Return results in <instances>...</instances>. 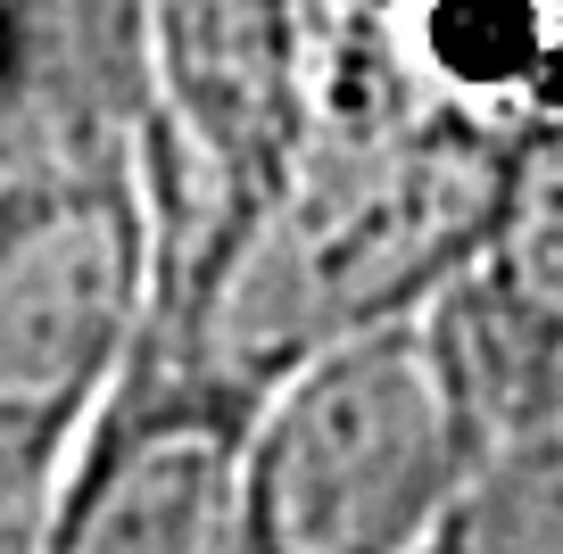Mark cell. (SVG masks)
<instances>
[{
	"label": "cell",
	"mask_w": 563,
	"mask_h": 554,
	"mask_svg": "<svg viewBox=\"0 0 563 554\" xmlns=\"http://www.w3.org/2000/svg\"><path fill=\"white\" fill-rule=\"evenodd\" d=\"M497 447L440 331H365L316 356L232 455L249 554H422Z\"/></svg>",
	"instance_id": "1"
},
{
	"label": "cell",
	"mask_w": 563,
	"mask_h": 554,
	"mask_svg": "<svg viewBox=\"0 0 563 554\" xmlns=\"http://www.w3.org/2000/svg\"><path fill=\"white\" fill-rule=\"evenodd\" d=\"M232 439L199 422L108 439L42 513L34 554H249Z\"/></svg>",
	"instance_id": "2"
}]
</instances>
